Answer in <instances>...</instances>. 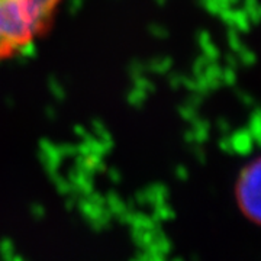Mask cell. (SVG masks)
<instances>
[{
	"mask_svg": "<svg viewBox=\"0 0 261 261\" xmlns=\"http://www.w3.org/2000/svg\"><path fill=\"white\" fill-rule=\"evenodd\" d=\"M63 0H0V61L18 56L47 34Z\"/></svg>",
	"mask_w": 261,
	"mask_h": 261,
	"instance_id": "6da1fadb",
	"label": "cell"
},
{
	"mask_svg": "<svg viewBox=\"0 0 261 261\" xmlns=\"http://www.w3.org/2000/svg\"><path fill=\"white\" fill-rule=\"evenodd\" d=\"M260 160L255 159L244 168L237 181L238 206L254 224L260 222Z\"/></svg>",
	"mask_w": 261,
	"mask_h": 261,
	"instance_id": "7a4b0ae2",
	"label": "cell"
}]
</instances>
